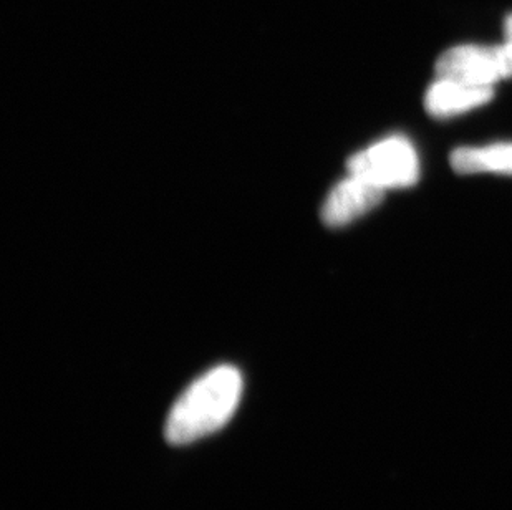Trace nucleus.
I'll list each match as a JSON object with an SVG mask.
<instances>
[{"instance_id":"1","label":"nucleus","mask_w":512,"mask_h":510,"mask_svg":"<svg viewBox=\"0 0 512 510\" xmlns=\"http://www.w3.org/2000/svg\"><path fill=\"white\" fill-rule=\"evenodd\" d=\"M241 371L219 365L194 381L171 408L165 436L173 446H184L223 429L241 401Z\"/></svg>"},{"instance_id":"2","label":"nucleus","mask_w":512,"mask_h":510,"mask_svg":"<svg viewBox=\"0 0 512 510\" xmlns=\"http://www.w3.org/2000/svg\"><path fill=\"white\" fill-rule=\"evenodd\" d=\"M348 171L383 189L408 188L420 178V163L410 141L392 136L352 156Z\"/></svg>"},{"instance_id":"3","label":"nucleus","mask_w":512,"mask_h":510,"mask_svg":"<svg viewBox=\"0 0 512 510\" xmlns=\"http://www.w3.org/2000/svg\"><path fill=\"white\" fill-rule=\"evenodd\" d=\"M438 78L474 85H491L512 77V44L499 47L461 45L441 55L436 63Z\"/></svg>"},{"instance_id":"4","label":"nucleus","mask_w":512,"mask_h":510,"mask_svg":"<svg viewBox=\"0 0 512 510\" xmlns=\"http://www.w3.org/2000/svg\"><path fill=\"white\" fill-rule=\"evenodd\" d=\"M385 191L387 189L380 188L367 179L350 174L325 199L322 219L330 227L347 226L382 203Z\"/></svg>"},{"instance_id":"5","label":"nucleus","mask_w":512,"mask_h":510,"mask_svg":"<svg viewBox=\"0 0 512 510\" xmlns=\"http://www.w3.org/2000/svg\"><path fill=\"white\" fill-rule=\"evenodd\" d=\"M493 97L494 88L491 85H474L450 78H438L426 92L425 106L430 115L448 118L486 105Z\"/></svg>"},{"instance_id":"6","label":"nucleus","mask_w":512,"mask_h":510,"mask_svg":"<svg viewBox=\"0 0 512 510\" xmlns=\"http://www.w3.org/2000/svg\"><path fill=\"white\" fill-rule=\"evenodd\" d=\"M451 166L461 174H512V143L486 148H458L451 154Z\"/></svg>"},{"instance_id":"7","label":"nucleus","mask_w":512,"mask_h":510,"mask_svg":"<svg viewBox=\"0 0 512 510\" xmlns=\"http://www.w3.org/2000/svg\"><path fill=\"white\" fill-rule=\"evenodd\" d=\"M506 37H508V42L512 44V15L509 17L508 22H506Z\"/></svg>"}]
</instances>
